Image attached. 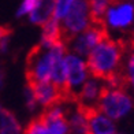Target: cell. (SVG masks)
<instances>
[{"instance_id":"8992f818","label":"cell","mask_w":134,"mask_h":134,"mask_svg":"<svg viewBox=\"0 0 134 134\" xmlns=\"http://www.w3.org/2000/svg\"><path fill=\"white\" fill-rule=\"evenodd\" d=\"M105 37H108V30L105 29V26L92 23L86 30H83L82 33L71 38L67 45L70 47L71 53H75L81 58H88V55L93 51V48Z\"/></svg>"},{"instance_id":"6da1fadb","label":"cell","mask_w":134,"mask_h":134,"mask_svg":"<svg viewBox=\"0 0 134 134\" xmlns=\"http://www.w3.org/2000/svg\"><path fill=\"white\" fill-rule=\"evenodd\" d=\"M129 47L123 40H112L109 36L105 37L88 55L86 64L89 74L108 85L123 86L120 74Z\"/></svg>"},{"instance_id":"3957f363","label":"cell","mask_w":134,"mask_h":134,"mask_svg":"<svg viewBox=\"0 0 134 134\" xmlns=\"http://www.w3.org/2000/svg\"><path fill=\"white\" fill-rule=\"evenodd\" d=\"M133 108V99L123 89V86H114L104 82V88L97 101V109L100 112L114 120L127 116Z\"/></svg>"},{"instance_id":"ba28073f","label":"cell","mask_w":134,"mask_h":134,"mask_svg":"<svg viewBox=\"0 0 134 134\" xmlns=\"http://www.w3.org/2000/svg\"><path fill=\"white\" fill-rule=\"evenodd\" d=\"M34 96V100L37 104H41L44 108L52 107L55 104H63L64 96L52 82H40L27 85Z\"/></svg>"},{"instance_id":"ac0fdd59","label":"cell","mask_w":134,"mask_h":134,"mask_svg":"<svg viewBox=\"0 0 134 134\" xmlns=\"http://www.w3.org/2000/svg\"><path fill=\"white\" fill-rule=\"evenodd\" d=\"M36 3H37V0H23L19 10H18V16H22L25 14H30V11H32L34 8Z\"/></svg>"},{"instance_id":"d6986e66","label":"cell","mask_w":134,"mask_h":134,"mask_svg":"<svg viewBox=\"0 0 134 134\" xmlns=\"http://www.w3.org/2000/svg\"><path fill=\"white\" fill-rule=\"evenodd\" d=\"M129 45L134 47V27H133V32H131V38H130V42H129Z\"/></svg>"},{"instance_id":"2e32d148","label":"cell","mask_w":134,"mask_h":134,"mask_svg":"<svg viewBox=\"0 0 134 134\" xmlns=\"http://www.w3.org/2000/svg\"><path fill=\"white\" fill-rule=\"evenodd\" d=\"M74 3V0H56L55 4V13H53V18L58 21H62L66 16V14L69 13L70 7Z\"/></svg>"},{"instance_id":"8fae6325","label":"cell","mask_w":134,"mask_h":134,"mask_svg":"<svg viewBox=\"0 0 134 134\" xmlns=\"http://www.w3.org/2000/svg\"><path fill=\"white\" fill-rule=\"evenodd\" d=\"M55 4H56V0H37L34 8L29 14L30 22L41 26L45 25L51 18H53Z\"/></svg>"},{"instance_id":"e0dca14e","label":"cell","mask_w":134,"mask_h":134,"mask_svg":"<svg viewBox=\"0 0 134 134\" xmlns=\"http://www.w3.org/2000/svg\"><path fill=\"white\" fill-rule=\"evenodd\" d=\"M25 134H49V133H48L47 126L44 125V122L41 120V118H37L27 125Z\"/></svg>"},{"instance_id":"5bb4252c","label":"cell","mask_w":134,"mask_h":134,"mask_svg":"<svg viewBox=\"0 0 134 134\" xmlns=\"http://www.w3.org/2000/svg\"><path fill=\"white\" fill-rule=\"evenodd\" d=\"M0 134H22L19 122L10 111H0Z\"/></svg>"},{"instance_id":"7a4b0ae2","label":"cell","mask_w":134,"mask_h":134,"mask_svg":"<svg viewBox=\"0 0 134 134\" xmlns=\"http://www.w3.org/2000/svg\"><path fill=\"white\" fill-rule=\"evenodd\" d=\"M66 55V44H47L40 42L34 47L27 56L26 62V78L27 85L40 83V82H51V74L55 62Z\"/></svg>"},{"instance_id":"277c9868","label":"cell","mask_w":134,"mask_h":134,"mask_svg":"<svg viewBox=\"0 0 134 134\" xmlns=\"http://www.w3.org/2000/svg\"><path fill=\"white\" fill-rule=\"evenodd\" d=\"M90 25H92V19H90L88 0H74L69 13L60 21L64 44L67 45L71 38L86 30Z\"/></svg>"},{"instance_id":"4fadbf2b","label":"cell","mask_w":134,"mask_h":134,"mask_svg":"<svg viewBox=\"0 0 134 134\" xmlns=\"http://www.w3.org/2000/svg\"><path fill=\"white\" fill-rule=\"evenodd\" d=\"M112 0H88L90 19L94 25H104V16Z\"/></svg>"},{"instance_id":"ffe728a7","label":"cell","mask_w":134,"mask_h":134,"mask_svg":"<svg viewBox=\"0 0 134 134\" xmlns=\"http://www.w3.org/2000/svg\"><path fill=\"white\" fill-rule=\"evenodd\" d=\"M114 134H123V133H114Z\"/></svg>"},{"instance_id":"30bf717a","label":"cell","mask_w":134,"mask_h":134,"mask_svg":"<svg viewBox=\"0 0 134 134\" xmlns=\"http://www.w3.org/2000/svg\"><path fill=\"white\" fill-rule=\"evenodd\" d=\"M103 88H104L103 81L93 77L88 78L77 96L75 104L81 107H86V108H97V101L100 99Z\"/></svg>"},{"instance_id":"44dd1931","label":"cell","mask_w":134,"mask_h":134,"mask_svg":"<svg viewBox=\"0 0 134 134\" xmlns=\"http://www.w3.org/2000/svg\"><path fill=\"white\" fill-rule=\"evenodd\" d=\"M0 111H2V107H0Z\"/></svg>"},{"instance_id":"5b68a950","label":"cell","mask_w":134,"mask_h":134,"mask_svg":"<svg viewBox=\"0 0 134 134\" xmlns=\"http://www.w3.org/2000/svg\"><path fill=\"white\" fill-rule=\"evenodd\" d=\"M66 93L70 103H75L81 88L89 78L86 62L75 53H66Z\"/></svg>"},{"instance_id":"7c38bea8","label":"cell","mask_w":134,"mask_h":134,"mask_svg":"<svg viewBox=\"0 0 134 134\" xmlns=\"http://www.w3.org/2000/svg\"><path fill=\"white\" fill-rule=\"evenodd\" d=\"M67 123H69L70 134H88L86 114H85V109L81 105L77 104L75 109H72L69 114Z\"/></svg>"},{"instance_id":"9c48e42d","label":"cell","mask_w":134,"mask_h":134,"mask_svg":"<svg viewBox=\"0 0 134 134\" xmlns=\"http://www.w3.org/2000/svg\"><path fill=\"white\" fill-rule=\"evenodd\" d=\"M86 114L88 120V134H114L115 125L114 120L105 116L97 108H86L82 107Z\"/></svg>"},{"instance_id":"9a60e30c","label":"cell","mask_w":134,"mask_h":134,"mask_svg":"<svg viewBox=\"0 0 134 134\" xmlns=\"http://www.w3.org/2000/svg\"><path fill=\"white\" fill-rule=\"evenodd\" d=\"M129 53H127L125 67H122V81L123 85H129L134 89V47H129Z\"/></svg>"},{"instance_id":"52a82bcc","label":"cell","mask_w":134,"mask_h":134,"mask_svg":"<svg viewBox=\"0 0 134 134\" xmlns=\"http://www.w3.org/2000/svg\"><path fill=\"white\" fill-rule=\"evenodd\" d=\"M134 22V5L123 0H112L104 16L105 29L126 30Z\"/></svg>"}]
</instances>
